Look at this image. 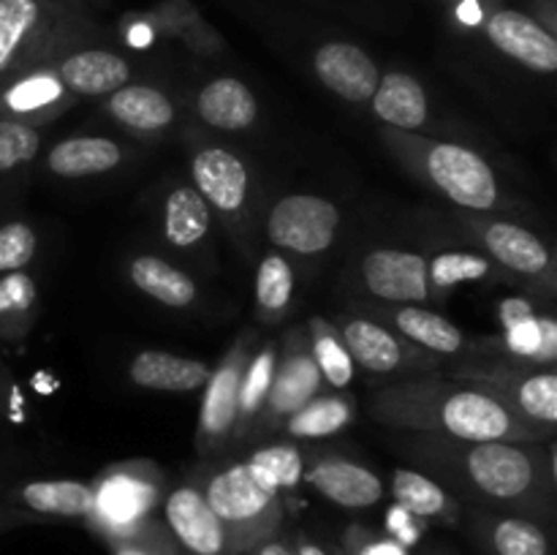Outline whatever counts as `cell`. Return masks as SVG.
<instances>
[{
    "instance_id": "obj_2",
    "label": "cell",
    "mask_w": 557,
    "mask_h": 555,
    "mask_svg": "<svg viewBox=\"0 0 557 555\" xmlns=\"http://www.w3.org/2000/svg\"><path fill=\"white\" fill-rule=\"evenodd\" d=\"M413 455L444 473L446 482L493 509L533 520L555 515L553 449L515 441L428 439Z\"/></svg>"
},
{
    "instance_id": "obj_7",
    "label": "cell",
    "mask_w": 557,
    "mask_h": 555,
    "mask_svg": "<svg viewBox=\"0 0 557 555\" xmlns=\"http://www.w3.org/2000/svg\"><path fill=\"white\" fill-rule=\"evenodd\" d=\"M451 379L479 384L509 403L515 411L542 428L555 430L557 424V375L553 368L517 362V359L487 357L468 359L451 368Z\"/></svg>"
},
{
    "instance_id": "obj_38",
    "label": "cell",
    "mask_w": 557,
    "mask_h": 555,
    "mask_svg": "<svg viewBox=\"0 0 557 555\" xmlns=\"http://www.w3.org/2000/svg\"><path fill=\"white\" fill-rule=\"evenodd\" d=\"M245 466H248V471L253 473V479L261 488L281 495L297 488L305 477L302 452H299L297 446L288 444L264 446V449L253 452V455L245 460Z\"/></svg>"
},
{
    "instance_id": "obj_21",
    "label": "cell",
    "mask_w": 557,
    "mask_h": 555,
    "mask_svg": "<svg viewBox=\"0 0 557 555\" xmlns=\"http://www.w3.org/2000/svg\"><path fill=\"white\" fill-rule=\"evenodd\" d=\"M54 71L74 96H109L131 79L128 60L109 49H76Z\"/></svg>"
},
{
    "instance_id": "obj_51",
    "label": "cell",
    "mask_w": 557,
    "mask_h": 555,
    "mask_svg": "<svg viewBox=\"0 0 557 555\" xmlns=\"http://www.w3.org/2000/svg\"><path fill=\"white\" fill-rule=\"evenodd\" d=\"M180 555H194V553H180Z\"/></svg>"
},
{
    "instance_id": "obj_30",
    "label": "cell",
    "mask_w": 557,
    "mask_h": 555,
    "mask_svg": "<svg viewBox=\"0 0 557 555\" xmlns=\"http://www.w3.org/2000/svg\"><path fill=\"white\" fill-rule=\"evenodd\" d=\"M509 272L500 270L490 256L473 254V250H444L428 261L430 297L444 299L460 283H495L506 281Z\"/></svg>"
},
{
    "instance_id": "obj_49",
    "label": "cell",
    "mask_w": 557,
    "mask_h": 555,
    "mask_svg": "<svg viewBox=\"0 0 557 555\" xmlns=\"http://www.w3.org/2000/svg\"><path fill=\"white\" fill-rule=\"evenodd\" d=\"M0 526H3V515H0Z\"/></svg>"
},
{
    "instance_id": "obj_28",
    "label": "cell",
    "mask_w": 557,
    "mask_h": 555,
    "mask_svg": "<svg viewBox=\"0 0 557 555\" xmlns=\"http://www.w3.org/2000/svg\"><path fill=\"white\" fill-rule=\"evenodd\" d=\"M479 539L490 555H553L542 522L520 515H482Z\"/></svg>"
},
{
    "instance_id": "obj_25",
    "label": "cell",
    "mask_w": 557,
    "mask_h": 555,
    "mask_svg": "<svg viewBox=\"0 0 557 555\" xmlns=\"http://www.w3.org/2000/svg\"><path fill=\"white\" fill-rule=\"evenodd\" d=\"M370 103L389 128L413 134L428 123V92L406 71H389L381 76Z\"/></svg>"
},
{
    "instance_id": "obj_41",
    "label": "cell",
    "mask_w": 557,
    "mask_h": 555,
    "mask_svg": "<svg viewBox=\"0 0 557 555\" xmlns=\"http://www.w3.org/2000/svg\"><path fill=\"white\" fill-rule=\"evenodd\" d=\"M109 547H112V555H180V544L174 542L169 528L152 517L128 536L109 542Z\"/></svg>"
},
{
    "instance_id": "obj_42",
    "label": "cell",
    "mask_w": 557,
    "mask_h": 555,
    "mask_svg": "<svg viewBox=\"0 0 557 555\" xmlns=\"http://www.w3.org/2000/svg\"><path fill=\"white\" fill-rule=\"evenodd\" d=\"M36 248L38 239L33 226L22 221H11L0 226V275L25 270L33 256H36Z\"/></svg>"
},
{
    "instance_id": "obj_31",
    "label": "cell",
    "mask_w": 557,
    "mask_h": 555,
    "mask_svg": "<svg viewBox=\"0 0 557 555\" xmlns=\"http://www.w3.org/2000/svg\"><path fill=\"white\" fill-rule=\"evenodd\" d=\"M128 275L139 292L158 299L166 308H188L196 299L194 278L169 264L161 256H136L128 267Z\"/></svg>"
},
{
    "instance_id": "obj_45",
    "label": "cell",
    "mask_w": 557,
    "mask_h": 555,
    "mask_svg": "<svg viewBox=\"0 0 557 555\" xmlns=\"http://www.w3.org/2000/svg\"><path fill=\"white\" fill-rule=\"evenodd\" d=\"M250 553H253V555H294V550L288 547L286 542H281V539L272 536V539H267V542L256 544Z\"/></svg>"
},
{
    "instance_id": "obj_13",
    "label": "cell",
    "mask_w": 557,
    "mask_h": 555,
    "mask_svg": "<svg viewBox=\"0 0 557 555\" xmlns=\"http://www.w3.org/2000/svg\"><path fill=\"white\" fill-rule=\"evenodd\" d=\"M250 346L248 337H237L234 346L223 354L215 370H210V379L205 384V400H201L199 414V446L201 452L218 449L226 444L228 435L234 433L237 422V395L243 370L248 365Z\"/></svg>"
},
{
    "instance_id": "obj_50",
    "label": "cell",
    "mask_w": 557,
    "mask_h": 555,
    "mask_svg": "<svg viewBox=\"0 0 557 555\" xmlns=\"http://www.w3.org/2000/svg\"><path fill=\"white\" fill-rule=\"evenodd\" d=\"M92 3H103V0H92Z\"/></svg>"
},
{
    "instance_id": "obj_34",
    "label": "cell",
    "mask_w": 557,
    "mask_h": 555,
    "mask_svg": "<svg viewBox=\"0 0 557 555\" xmlns=\"http://www.w3.org/2000/svg\"><path fill=\"white\" fill-rule=\"evenodd\" d=\"M277 362V343L267 341L259 351H250L248 365L243 370V381H239V395H237V430L239 439L250 433V428L256 424V419L264 411L267 395H270L272 373H275Z\"/></svg>"
},
{
    "instance_id": "obj_17",
    "label": "cell",
    "mask_w": 557,
    "mask_h": 555,
    "mask_svg": "<svg viewBox=\"0 0 557 555\" xmlns=\"http://www.w3.org/2000/svg\"><path fill=\"white\" fill-rule=\"evenodd\" d=\"M313 71L326 90L351 103H368L381 82V71L373 58L348 41L321 44L313 52Z\"/></svg>"
},
{
    "instance_id": "obj_18",
    "label": "cell",
    "mask_w": 557,
    "mask_h": 555,
    "mask_svg": "<svg viewBox=\"0 0 557 555\" xmlns=\"http://www.w3.org/2000/svg\"><path fill=\"white\" fill-rule=\"evenodd\" d=\"M302 479H308L310 488L343 509H368L384 498V482L379 473L346 457H319Z\"/></svg>"
},
{
    "instance_id": "obj_48",
    "label": "cell",
    "mask_w": 557,
    "mask_h": 555,
    "mask_svg": "<svg viewBox=\"0 0 557 555\" xmlns=\"http://www.w3.org/2000/svg\"><path fill=\"white\" fill-rule=\"evenodd\" d=\"M49 3H60V5H71V0H49Z\"/></svg>"
},
{
    "instance_id": "obj_4",
    "label": "cell",
    "mask_w": 557,
    "mask_h": 555,
    "mask_svg": "<svg viewBox=\"0 0 557 555\" xmlns=\"http://www.w3.org/2000/svg\"><path fill=\"white\" fill-rule=\"evenodd\" d=\"M85 27L71 5L49 0H0V87L47 65Z\"/></svg>"
},
{
    "instance_id": "obj_32",
    "label": "cell",
    "mask_w": 557,
    "mask_h": 555,
    "mask_svg": "<svg viewBox=\"0 0 557 555\" xmlns=\"http://www.w3.org/2000/svg\"><path fill=\"white\" fill-rule=\"evenodd\" d=\"M109 112L136 131H161L174 123V103L150 85H123L109 92Z\"/></svg>"
},
{
    "instance_id": "obj_9",
    "label": "cell",
    "mask_w": 557,
    "mask_h": 555,
    "mask_svg": "<svg viewBox=\"0 0 557 555\" xmlns=\"http://www.w3.org/2000/svg\"><path fill=\"white\" fill-rule=\"evenodd\" d=\"M341 207L315 194H292L275 201L267 215V237L272 245L294 254H324L335 243Z\"/></svg>"
},
{
    "instance_id": "obj_46",
    "label": "cell",
    "mask_w": 557,
    "mask_h": 555,
    "mask_svg": "<svg viewBox=\"0 0 557 555\" xmlns=\"http://www.w3.org/2000/svg\"><path fill=\"white\" fill-rule=\"evenodd\" d=\"M294 555H330V553H326V550L321 547V544L308 542V539H299L297 550H294Z\"/></svg>"
},
{
    "instance_id": "obj_5",
    "label": "cell",
    "mask_w": 557,
    "mask_h": 555,
    "mask_svg": "<svg viewBox=\"0 0 557 555\" xmlns=\"http://www.w3.org/2000/svg\"><path fill=\"white\" fill-rule=\"evenodd\" d=\"M201 493L228 531L234 555L250 553L272 539L283 522V495L261 488L245 462L212 473Z\"/></svg>"
},
{
    "instance_id": "obj_23",
    "label": "cell",
    "mask_w": 557,
    "mask_h": 555,
    "mask_svg": "<svg viewBox=\"0 0 557 555\" xmlns=\"http://www.w3.org/2000/svg\"><path fill=\"white\" fill-rule=\"evenodd\" d=\"M128 375L136 386L158 392H194L210 379V365L169 351H141L131 359Z\"/></svg>"
},
{
    "instance_id": "obj_35",
    "label": "cell",
    "mask_w": 557,
    "mask_h": 555,
    "mask_svg": "<svg viewBox=\"0 0 557 555\" xmlns=\"http://www.w3.org/2000/svg\"><path fill=\"white\" fill-rule=\"evenodd\" d=\"M308 348L313 354L315 365L321 370V379L330 386H335L337 392L348 390L357 373V365H354L351 354H348L346 343H343L341 332L335 324H330L321 316H313L308 321Z\"/></svg>"
},
{
    "instance_id": "obj_20",
    "label": "cell",
    "mask_w": 557,
    "mask_h": 555,
    "mask_svg": "<svg viewBox=\"0 0 557 555\" xmlns=\"http://www.w3.org/2000/svg\"><path fill=\"white\" fill-rule=\"evenodd\" d=\"M69 90L60 82L58 71L38 65L0 87V118L33 120L49 118L69 103ZM36 125V123H33Z\"/></svg>"
},
{
    "instance_id": "obj_26",
    "label": "cell",
    "mask_w": 557,
    "mask_h": 555,
    "mask_svg": "<svg viewBox=\"0 0 557 555\" xmlns=\"http://www.w3.org/2000/svg\"><path fill=\"white\" fill-rule=\"evenodd\" d=\"M196 109L207 125L221 131H245L259 118V101L253 90L234 76H218L201 87Z\"/></svg>"
},
{
    "instance_id": "obj_6",
    "label": "cell",
    "mask_w": 557,
    "mask_h": 555,
    "mask_svg": "<svg viewBox=\"0 0 557 555\" xmlns=\"http://www.w3.org/2000/svg\"><path fill=\"white\" fill-rule=\"evenodd\" d=\"M161 493V473L150 462L114 466L92 484V511L87 522L107 542L123 539L150 520Z\"/></svg>"
},
{
    "instance_id": "obj_36",
    "label": "cell",
    "mask_w": 557,
    "mask_h": 555,
    "mask_svg": "<svg viewBox=\"0 0 557 555\" xmlns=\"http://www.w3.org/2000/svg\"><path fill=\"white\" fill-rule=\"evenodd\" d=\"M354 400L348 395H315L286 419V433L294 439H324L335 435L354 419Z\"/></svg>"
},
{
    "instance_id": "obj_16",
    "label": "cell",
    "mask_w": 557,
    "mask_h": 555,
    "mask_svg": "<svg viewBox=\"0 0 557 555\" xmlns=\"http://www.w3.org/2000/svg\"><path fill=\"white\" fill-rule=\"evenodd\" d=\"M362 281L373 297L395 305L430 303L428 259L417 250L379 248L362 261Z\"/></svg>"
},
{
    "instance_id": "obj_33",
    "label": "cell",
    "mask_w": 557,
    "mask_h": 555,
    "mask_svg": "<svg viewBox=\"0 0 557 555\" xmlns=\"http://www.w3.org/2000/svg\"><path fill=\"white\" fill-rule=\"evenodd\" d=\"M210 232V205L190 185H180L163 205V237L174 248H190Z\"/></svg>"
},
{
    "instance_id": "obj_1",
    "label": "cell",
    "mask_w": 557,
    "mask_h": 555,
    "mask_svg": "<svg viewBox=\"0 0 557 555\" xmlns=\"http://www.w3.org/2000/svg\"><path fill=\"white\" fill-rule=\"evenodd\" d=\"M370 414L389 428L455 441L542 444L555 433L525 419L484 386L430 373L379 386L370 397Z\"/></svg>"
},
{
    "instance_id": "obj_47",
    "label": "cell",
    "mask_w": 557,
    "mask_h": 555,
    "mask_svg": "<svg viewBox=\"0 0 557 555\" xmlns=\"http://www.w3.org/2000/svg\"><path fill=\"white\" fill-rule=\"evenodd\" d=\"M446 3H460V5H466V3H482V0H446Z\"/></svg>"
},
{
    "instance_id": "obj_12",
    "label": "cell",
    "mask_w": 557,
    "mask_h": 555,
    "mask_svg": "<svg viewBox=\"0 0 557 555\" xmlns=\"http://www.w3.org/2000/svg\"><path fill=\"white\" fill-rule=\"evenodd\" d=\"M321 386H324V379L308 348V337L302 330H292L283 346H277L275 373H272L270 395L261 411L267 424L286 422L297 408L321 395Z\"/></svg>"
},
{
    "instance_id": "obj_37",
    "label": "cell",
    "mask_w": 557,
    "mask_h": 555,
    "mask_svg": "<svg viewBox=\"0 0 557 555\" xmlns=\"http://www.w3.org/2000/svg\"><path fill=\"white\" fill-rule=\"evenodd\" d=\"M38 288L27 272L0 275V337L16 341L36 324Z\"/></svg>"
},
{
    "instance_id": "obj_44",
    "label": "cell",
    "mask_w": 557,
    "mask_h": 555,
    "mask_svg": "<svg viewBox=\"0 0 557 555\" xmlns=\"http://www.w3.org/2000/svg\"><path fill=\"white\" fill-rule=\"evenodd\" d=\"M422 526L424 520H419L417 515L406 511L403 506L389 511V536L397 539L400 544H406V547H411V544L422 536Z\"/></svg>"
},
{
    "instance_id": "obj_40",
    "label": "cell",
    "mask_w": 557,
    "mask_h": 555,
    "mask_svg": "<svg viewBox=\"0 0 557 555\" xmlns=\"http://www.w3.org/2000/svg\"><path fill=\"white\" fill-rule=\"evenodd\" d=\"M41 150V131L16 118H0V174L14 172Z\"/></svg>"
},
{
    "instance_id": "obj_39",
    "label": "cell",
    "mask_w": 557,
    "mask_h": 555,
    "mask_svg": "<svg viewBox=\"0 0 557 555\" xmlns=\"http://www.w3.org/2000/svg\"><path fill=\"white\" fill-rule=\"evenodd\" d=\"M294 297V270L281 254H267L256 272V308L267 324L283 319Z\"/></svg>"
},
{
    "instance_id": "obj_15",
    "label": "cell",
    "mask_w": 557,
    "mask_h": 555,
    "mask_svg": "<svg viewBox=\"0 0 557 555\" xmlns=\"http://www.w3.org/2000/svg\"><path fill=\"white\" fill-rule=\"evenodd\" d=\"M484 36L498 52L536 74L557 71V38L536 16L520 9H495L484 20Z\"/></svg>"
},
{
    "instance_id": "obj_27",
    "label": "cell",
    "mask_w": 557,
    "mask_h": 555,
    "mask_svg": "<svg viewBox=\"0 0 557 555\" xmlns=\"http://www.w3.org/2000/svg\"><path fill=\"white\" fill-rule=\"evenodd\" d=\"M123 161V147L107 136H74L49 150L47 166L58 177H92L107 174Z\"/></svg>"
},
{
    "instance_id": "obj_11",
    "label": "cell",
    "mask_w": 557,
    "mask_h": 555,
    "mask_svg": "<svg viewBox=\"0 0 557 555\" xmlns=\"http://www.w3.org/2000/svg\"><path fill=\"white\" fill-rule=\"evenodd\" d=\"M504 332L479 343V351L493 357L549 368L557 359V321L547 313H536L531 299L509 297L498 308Z\"/></svg>"
},
{
    "instance_id": "obj_24",
    "label": "cell",
    "mask_w": 557,
    "mask_h": 555,
    "mask_svg": "<svg viewBox=\"0 0 557 555\" xmlns=\"http://www.w3.org/2000/svg\"><path fill=\"white\" fill-rule=\"evenodd\" d=\"M11 504L33 515L79 517L87 520L92 511V484L79 479H38L11 490Z\"/></svg>"
},
{
    "instance_id": "obj_43",
    "label": "cell",
    "mask_w": 557,
    "mask_h": 555,
    "mask_svg": "<svg viewBox=\"0 0 557 555\" xmlns=\"http://www.w3.org/2000/svg\"><path fill=\"white\" fill-rule=\"evenodd\" d=\"M346 555H411L406 544L392 539L389 533L370 531L364 526H351L343 536Z\"/></svg>"
},
{
    "instance_id": "obj_19",
    "label": "cell",
    "mask_w": 557,
    "mask_h": 555,
    "mask_svg": "<svg viewBox=\"0 0 557 555\" xmlns=\"http://www.w3.org/2000/svg\"><path fill=\"white\" fill-rule=\"evenodd\" d=\"M196 190L223 215H237L248 201V169L226 147H205L190 163Z\"/></svg>"
},
{
    "instance_id": "obj_14",
    "label": "cell",
    "mask_w": 557,
    "mask_h": 555,
    "mask_svg": "<svg viewBox=\"0 0 557 555\" xmlns=\"http://www.w3.org/2000/svg\"><path fill=\"white\" fill-rule=\"evenodd\" d=\"M163 520L174 542L194 555H234L232 539L196 484L174 488L163 501Z\"/></svg>"
},
{
    "instance_id": "obj_10",
    "label": "cell",
    "mask_w": 557,
    "mask_h": 555,
    "mask_svg": "<svg viewBox=\"0 0 557 555\" xmlns=\"http://www.w3.org/2000/svg\"><path fill=\"white\" fill-rule=\"evenodd\" d=\"M471 237L484 248V254L509 275H522L528 281L547 283L553 292L555 259L539 234L511 221H490V218H466Z\"/></svg>"
},
{
    "instance_id": "obj_29",
    "label": "cell",
    "mask_w": 557,
    "mask_h": 555,
    "mask_svg": "<svg viewBox=\"0 0 557 555\" xmlns=\"http://www.w3.org/2000/svg\"><path fill=\"white\" fill-rule=\"evenodd\" d=\"M392 495H395L397 506H403L424 522L460 520V504L451 498L449 490H444L435 479H430L422 471H413V468H397L395 477H392Z\"/></svg>"
},
{
    "instance_id": "obj_8",
    "label": "cell",
    "mask_w": 557,
    "mask_h": 555,
    "mask_svg": "<svg viewBox=\"0 0 557 555\" xmlns=\"http://www.w3.org/2000/svg\"><path fill=\"white\" fill-rule=\"evenodd\" d=\"M337 332L351 354L354 365H362L364 370L379 375H428L441 368L438 359L424 348L413 346L395 330H389L381 321L368 316H341Z\"/></svg>"
},
{
    "instance_id": "obj_22",
    "label": "cell",
    "mask_w": 557,
    "mask_h": 555,
    "mask_svg": "<svg viewBox=\"0 0 557 555\" xmlns=\"http://www.w3.org/2000/svg\"><path fill=\"white\" fill-rule=\"evenodd\" d=\"M389 321L397 335L433 357H457V354L471 351V343L466 341L460 326L424 305H397L395 310H389Z\"/></svg>"
},
{
    "instance_id": "obj_3",
    "label": "cell",
    "mask_w": 557,
    "mask_h": 555,
    "mask_svg": "<svg viewBox=\"0 0 557 555\" xmlns=\"http://www.w3.org/2000/svg\"><path fill=\"white\" fill-rule=\"evenodd\" d=\"M384 141L428 185L466 210L487 212L500 205V185L495 169L476 150L451 141H435L411 131L386 128Z\"/></svg>"
}]
</instances>
